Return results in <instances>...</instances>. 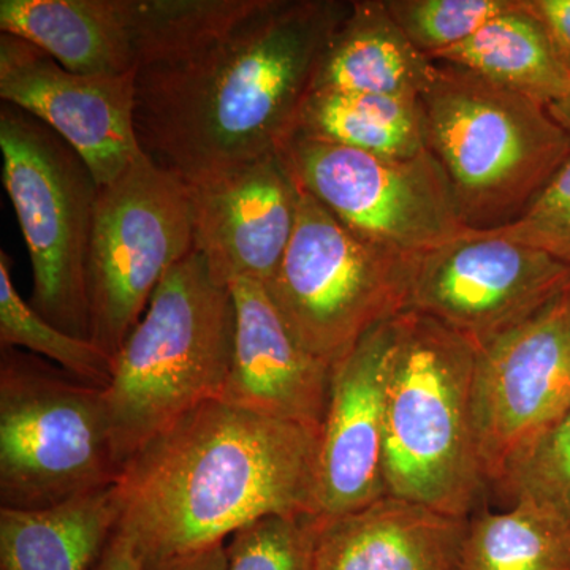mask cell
Returning <instances> with one entry per match:
<instances>
[{"label":"cell","instance_id":"obj_1","mask_svg":"<svg viewBox=\"0 0 570 570\" xmlns=\"http://www.w3.org/2000/svg\"><path fill=\"white\" fill-rule=\"evenodd\" d=\"M352 0H258L219 36L135 75L141 151L195 186L277 153Z\"/></svg>","mask_w":570,"mask_h":570},{"label":"cell","instance_id":"obj_2","mask_svg":"<svg viewBox=\"0 0 570 570\" xmlns=\"http://www.w3.org/2000/svg\"><path fill=\"white\" fill-rule=\"evenodd\" d=\"M318 438L212 400L165 428L112 487L116 530L145 568L225 543L272 515H317Z\"/></svg>","mask_w":570,"mask_h":570},{"label":"cell","instance_id":"obj_3","mask_svg":"<svg viewBox=\"0 0 570 570\" xmlns=\"http://www.w3.org/2000/svg\"><path fill=\"white\" fill-rule=\"evenodd\" d=\"M478 351L415 311L396 317L385 390L387 494L469 519L489 489L474 419Z\"/></svg>","mask_w":570,"mask_h":570},{"label":"cell","instance_id":"obj_4","mask_svg":"<svg viewBox=\"0 0 570 570\" xmlns=\"http://www.w3.org/2000/svg\"><path fill=\"white\" fill-rule=\"evenodd\" d=\"M236 314L193 250L165 275L145 314L112 356L104 390L119 468L187 412L219 400L234 362Z\"/></svg>","mask_w":570,"mask_h":570},{"label":"cell","instance_id":"obj_5","mask_svg":"<svg viewBox=\"0 0 570 570\" xmlns=\"http://www.w3.org/2000/svg\"><path fill=\"white\" fill-rule=\"evenodd\" d=\"M420 105L426 149L469 230L519 219L570 154L547 107L461 67L436 62Z\"/></svg>","mask_w":570,"mask_h":570},{"label":"cell","instance_id":"obj_6","mask_svg":"<svg viewBox=\"0 0 570 570\" xmlns=\"http://www.w3.org/2000/svg\"><path fill=\"white\" fill-rule=\"evenodd\" d=\"M121 474L104 390L40 356L0 352V508H55Z\"/></svg>","mask_w":570,"mask_h":570},{"label":"cell","instance_id":"obj_7","mask_svg":"<svg viewBox=\"0 0 570 570\" xmlns=\"http://www.w3.org/2000/svg\"><path fill=\"white\" fill-rule=\"evenodd\" d=\"M0 151L31 258V306L62 332L91 340L86 268L99 183L69 142L9 104L0 108Z\"/></svg>","mask_w":570,"mask_h":570},{"label":"cell","instance_id":"obj_8","mask_svg":"<svg viewBox=\"0 0 570 570\" xmlns=\"http://www.w3.org/2000/svg\"><path fill=\"white\" fill-rule=\"evenodd\" d=\"M414 261L363 242L299 187L294 235L266 288L303 346L335 365L406 313Z\"/></svg>","mask_w":570,"mask_h":570},{"label":"cell","instance_id":"obj_9","mask_svg":"<svg viewBox=\"0 0 570 570\" xmlns=\"http://www.w3.org/2000/svg\"><path fill=\"white\" fill-rule=\"evenodd\" d=\"M193 250L190 189L181 178L142 153L100 186L86 268L92 343L118 354L157 285Z\"/></svg>","mask_w":570,"mask_h":570},{"label":"cell","instance_id":"obj_10","mask_svg":"<svg viewBox=\"0 0 570 570\" xmlns=\"http://www.w3.org/2000/svg\"><path fill=\"white\" fill-rule=\"evenodd\" d=\"M296 183L370 245L419 257L466 234L433 154L377 156L294 134L283 148Z\"/></svg>","mask_w":570,"mask_h":570},{"label":"cell","instance_id":"obj_11","mask_svg":"<svg viewBox=\"0 0 570 570\" xmlns=\"http://www.w3.org/2000/svg\"><path fill=\"white\" fill-rule=\"evenodd\" d=\"M570 285V265L494 232L468 230L415 257L407 311L480 348L527 322Z\"/></svg>","mask_w":570,"mask_h":570},{"label":"cell","instance_id":"obj_12","mask_svg":"<svg viewBox=\"0 0 570 570\" xmlns=\"http://www.w3.org/2000/svg\"><path fill=\"white\" fill-rule=\"evenodd\" d=\"M570 411V285L478 351L474 419L489 489Z\"/></svg>","mask_w":570,"mask_h":570},{"label":"cell","instance_id":"obj_13","mask_svg":"<svg viewBox=\"0 0 570 570\" xmlns=\"http://www.w3.org/2000/svg\"><path fill=\"white\" fill-rule=\"evenodd\" d=\"M0 99L69 142L99 186L118 179L142 154L135 132V73H77L31 41L0 32Z\"/></svg>","mask_w":570,"mask_h":570},{"label":"cell","instance_id":"obj_14","mask_svg":"<svg viewBox=\"0 0 570 570\" xmlns=\"http://www.w3.org/2000/svg\"><path fill=\"white\" fill-rule=\"evenodd\" d=\"M190 189L194 249L217 283L268 284L283 261L299 205V186L279 151Z\"/></svg>","mask_w":570,"mask_h":570},{"label":"cell","instance_id":"obj_15","mask_svg":"<svg viewBox=\"0 0 570 570\" xmlns=\"http://www.w3.org/2000/svg\"><path fill=\"white\" fill-rule=\"evenodd\" d=\"M396 317L371 328L333 365L318 441L316 517L343 515L387 494L385 390Z\"/></svg>","mask_w":570,"mask_h":570},{"label":"cell","instance_id":"obj_16","mask_svg":"<svg viewBox=\"0 0 570 570\" xmlns=\"http://www.w3.org/2000/svg\"><path fill=\"white\" fill-rule=\"evenodd\" d=\"M236 328L234 362L219 400L316 434L328 407L333 365L303 346L265 284H230Z\"/></svg>","mask_w":570,"mask_h":570},{"label":"cell","instance_id":"obj_17","mask_svg":"<svg viewBox=\"0 0 570 570\" xmlns=\"http://www.w3.org/2000/svg\"><path fill=\"white\" fill-rule=\"evenodd\" d=\"M469 519L384 494L337 517H314L316 570H455Z\"/></svg>","mask_w":570,"mask_h":570},{"label":"cell","instance_id":"obj_18","mask_svg":"<svg viewBox=\"0 0 570 570\" xmlns=\"http://www.w3.org/2000/svg\"><path fill=\"white\" fill-rule=\"evenodd\" d=\"M436 62L393 20L385 0H352L318 63L311 92L371 94L420 99Z\"/></svg>","mask_w":570,"mask_h":570},{"label":"cell","instance_id":"obj_19","mask_svg":"<svg viewBox=\"0 0 570 570\" xmlns=\"http://www.w3.org/2000/svg\"><path fill=\"white\" fill-rule=\"evenodd\" d=\"M0 31L77 73H135L124 0H0Z\"/></svg>","mask_w":570,"mask_h":570},{"label":"cell","instance_id":"obj_20","mask_svg":"<svg viewBox=\"0 0 570 570\" xmlns=\"http://www.w3.org/2000/svg\"><path fill=\"white\" fill-rule=\"evenodd\" d=\"M112 487L55 508H0V570H92L118 523Z\"/></svg>","mask_w":570,"mask_h":570},{"label":"cell","instance_id":"obj_21","mask_svg":"<svg viewBox=\"0 0 570 570\" xmlns=\"http://www.w3.org/2000/svg\"><path fill=\"white\" fill-rule=\"evenodd\" d=\"M430 59L472 71L543 107L561 99L570 86L568 67L523 0H517L512 9L498 14L468 40Z\"/></svg>","mask_w":570,"mask_h":570},{"label":"cell","instance_id":"obj_22","mask_svg":"<svg viewBox=\"0 0 570 570\" xmlns=\"http://www.w3.org/2000/svg\"><path fill=\"white\" fill-rule=\"evenodd\" d=\"M294 134L377 156L411 157L426 149L420 99L403 97L309 94Z\"/></svg>","mask_w":570,"mask_h":570},{"label":"cell","instance_id":"obj_23","mask_svg":"<svg viewBox=\"0 0 570 570\" xmlns=\"http://www.w3.org/2000/svg\"><path fill=\"white\" fill-rule=\"evenodd\" d=\"M455 570H570V521L530 501L480 513Z\"/></svg>","mask_w":570,"mask_h":570},{"label":"cell","instance_id":"obj_24","mask_svg":"<svg viewBox=\"0 0 570 570\" xmlns=\"http://www.w3.org/2000/svg\"><path fill=\"white\" fill-rule=\"evenodd\" d=\"M10 266L9 254L0 250V347L26 348L85 384L107 389L115 358L91 340L71 336L41 317L18 294Z\"/></svg>","mask_w":570,"mask_h":570},{"label":"cell","instance_id":"obj_25","mask_svg":"<svg viewBox=\"0 0 570 570\" xmlns=\"http://www.w3.org/2000/svg\"><path fill=\"white\" fill-rule=\"evenodd\" d=\"M491 487L509 504L534 502L570 521V411L510 461Z\"/></svg>","mask_w":570,"mask_h":570},{"label":"cell","instance_id":"obj_26","mask_svg":"<svg viewBox=\"0 0 570 570\" xmlns=\"http://www.w3.org/2000/svg\"><path fill=\"white\" fill-rule=\"evenodd\" d=\"M517 0H385L407 39L431 58L474 36Z\"/></svg>","mask_w":570,"mask_h":570},{"label":"cell","instance_id":"obj_27","mask_svg":"<svg viewBox=\"0 0 570 570\" xmlns=\"http://www.w3.org/2000/svg\"><path fill=\"white\" fill-rule=\"evenodd\" d=\"M313 515H272L225 542L227 570H316Z\"/></svg>","mask_w":570,"mask_h":570},{"label":"cell","instance_id":"obj_28","mask_svg":"<svg viewBox=\"0 0 570 570\" xmlns=\"http://www.w3.org/2000/svg\"><path fill=\"white\" fill-rule=\"evenodd\" d=\"M489 232L570 265V154L519 219Z\"/></svg>","mask_w":570,"mask_h":570},{"label":"cell","instance_id":"obj_29","mask_svg":"<svg viewBox=\"0 0 570 570\" xmlns=\"http://www.w3.org/2000/svg\"><path fill=\"white\" fill-rule=\"evenodd\" d=\"M523 3L542 22L570 71V0H523Z\"/></svg>","mask_w":570,"mask_h":570},{"label":"cell","instance_id":"obj_30","mask_svg":"<svg viewBox=\"0 0 570 570\" xmlns=\"http://www.w3.org/2000/svg\"><path fill=\"white\" fill-rule=\"evenodd\" d=\"M92 570H145V562L132 540L115 528Z\"/></svg>","mask_w":570,"mask_h":570},{"label":"cell","instance_id":"obj_31","mask_svg":"<svg viewBox=\"0 0 570 570\" xmlns=\"http://www.w3.org/2000/svg\"><path fill=\"white\" fill-rule=\"evenodd\" d=\"M145 570H227L225 543L148 566Z\"/></svg>","mask_w":570,"mask_h":570},{"label":"cell","instance_id":"obj_32","mask_svg":"<svg viewBox=\"0 0 570 570\" xmlns=\"http://www.w3.org/2000/svg\"><path fill=\"white\" fill-rule=\"evenodd\" d=\"M547 110H549L554 122H557L564 132L570 135V86L564 96L558 99L557 102L549 105Z\"/></svg>","mask_w":570,"mask_h":570}]
</instances>
